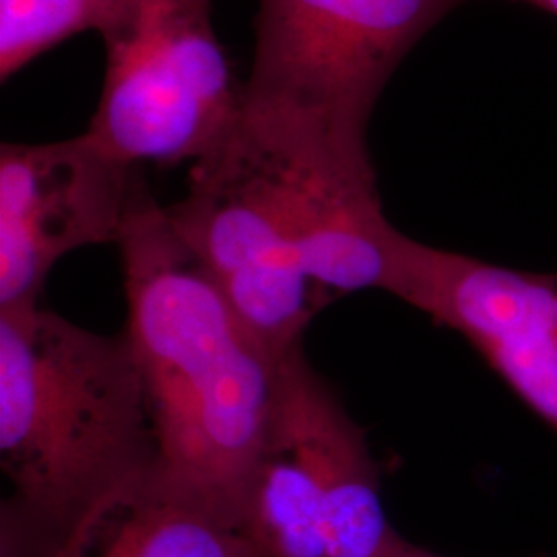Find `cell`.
<instances>
[{
  "label": "cell",
  "mask_w": 557,
  "mask_h": 557,
  "mask_svg": "<svg viewBox=\"0 0 557 557\" xmlns=\"http://www.w3.org/2000/svg\"><path fill=\"white\" fill-rule=\"evenodd\" d=\"M119 248L124 333L147 388L161 462L239 524L283 358L262 345L176 234L140 168Z\"/></svg>",
  "instance_id": "6da1fadb"
},
{
  "label": "cell",
  "mask_w": 557,
  "mask_h": 557,
  "mask_svg": "<svg viewBox=\"0 0 557 557\" xmlns=\"http://www.w3.org/2000/svg\"><path fill=\"white\" fill-rule=\"evenodd\" d=\"M160 460L126 333L87 331L40 304L0 310V462L13 485L2 554L50 557L103 496Z\"/></svg>",
  "instance_id": "7a4b0ae2"
},
{
  "label": "cell",
  "mask_w": 557,
  "mask_h": 557,
  "mask_svg": "<svg viewBox=\"0 0 557 557\" xmlns=\"http://www.w3.org/2000/svg\"><path fill=\"white\" fill-rule=\"evenodd\" d=\"M469 0H257L244 128L285 151L368 160L384 87Z\"/></svg>",
  "instance_id": "3957f363"
},
{
  "label": "cell",
  "mask_w": 557,
  "mask_h": 557,
  "mask_svg": "<svg viewBox=\"0 0 557 557\" xmlns=\"http://www.w3.org/2000/svg\"><path fill=\"white\" fill-rule=\"evenodd\" d=\"M239 524L260 557H391L407 543L382 506L363 428L312 368L304 343L278 363Z\"/></svg>",
  "instance_id": "277c9868"
},
{
  "label": "cell",
  "mask_w": 557,
  "mask_h": 557,
  "mask_svg": "<svg viewBox=\"0 0 557 557\" xmlns=\"http://www.w3.org/2000/svg\"><path fill=\"white\" fill-rule=\"evenodd\" d=\"M103 48L85 137L106 156L131 168L197 163L238 133L244 83L218 40L213 0H139Z\"/></svg>",
  "instance_id": "5b68a950"
},
{
  "label": "cell",
  "mask_w": 557,
  "mask_h": 557,
  "mask_svg": "<svg viewBox=\"0 0 557 557\" xmlns=\"http://www.w3.org/2000/svg\"><path fill=\"white\" fill-rule=\"evenodd\" d=\"M259 158L239 124L218 151L193 163L188 193L165 213L252 333L283 358L304 343L326 298L304 271Z\"/></svg>",
  "instance_id": "8992f818"
},
{
  "label": "cell",
  "mask_w": 557,
  "mask_h": 557,
  "mask_svg": "<svg viewBox=\"0 0 557 557\" xmlns=\"http://www.w3.org/2000/svg\"><path fill=\"white\" fill-rule=\"evenodd\" d=\"M137 170L85 133L0 147V310L40 304L46 278L66 255L119 244Z\"/></svg>",
  "instance_id": "52a82bcc"
},
{
  "label": "cell",
  "mask_w": 557,
  "mask_h": 557,
  "mask_svg": "<svg viewBox=\"0 0 557 557\" xmlns=\"http://www.w3.org/2000/svg\"><path fill=\"white\" fill-rule=\"evenodd\" d=\"M398 299L467 338L557 434V271H517L409 238Z\"/></svg>",
  "instance_id": "ba28073f"
},
{
  "label": "cell",
  "mask_w": 557,
  "mask_h": 557,
  "mask_svg": "<svg viewBox=\"0 0 557 557\" xmlns=\"http://www.w3.org/2000/svg\"><path fill=\"white\" fill-rule=\"evenodd\" d=\"M50 557H260L238 522L163 462L114 487Z\"/></svg>",
  "instance_id": "9c48e42d"
},
{
  "label": "cell",
  "mask_w": 557,
  "mask_h": 557,
  "mask_svg": "<svg viewBox=\"0 0 557 557\" xmlns=\"http://www.w3.org/2000/svg\"><path fill=\"white\" fill-rule=\"evenodd\" d=\"M137 4L139 0H0V79H11L81 34L112 38Z\"/></svg>",
  "instance_id": "30bf717a"
},
{
  "label": "cell",
  "mask_w": 557,
  "mask_h": 557,
  "mask_svg": "<svg viewBox=\"0 0 557 557\" xmlns=\"http://www.w3.org/2000/svg\"><path fill=\"white\" fill-rule=\"evenodd\" d=\"M391 557H446L440 556V554H434V552H430V549H423V547H418V545H413V543H405L400 549H398L395 556Z\"/></svg>",
  "instance_id": "8fae6325"
},
{
  "label": "cell",
  "mask_w": 557,
  "mask_h": 557,
  "mask_svg": "<svg viewBox=\"0 0 557 557\" xmlns=\"http://www.w3.org/2000/svg\"><path fill=\"white\" fill-rule=\"evenodd\" d=\"M515 2H524V4H533L541 11H547L557 17V0H515Z\"/></svg>",
  "instance_id": "7c38bea8"
}]
</instances>
